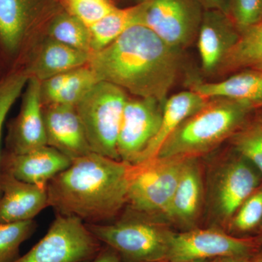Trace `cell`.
<instances>
[{"instance_id": "2", "label": "cell", "mask_w": 262, "mask_h": 262, "mask_svg": "<svg viewBox=\"0 0 262 262\" xmlns=\"http://www.w3.org/2000/svg\"><path fill=\"white\" fill-rule=\"evenodd\" d=\"M128 170V164L94 152L72 160L48 183V207L87 225L113 222L126 207Z\"/></svg>"}, {"instance_id": "23", "label": "cell", "mask_w": 262, "mask_h": 262, "mask_svg": "<svg viewBox=\"0 0 262 262\" xmlns=\"http://www.w3.org/2000/svg\"><path fill=\"white\" fill-rule=\"evenodd\" d=\"M139 4L127 8H115L101 20L90 27L91 53L103 49L123 34L127 29L140 24Z\"/></svg>"}, {"instance_id": "28", "label": "cell", "mask_w": 262, "mask_h": 262, "mask_svg": "<svg viewBox=\"0 0 262 262\" xmlns=\"http://www.w3.org/2000/svg\"><path fill=\"white\" fill-rule=\"evenodd\" d=\"M98 81L94 71L89 65L76 69L72 71L68 82L51 104L75 106Z\"/></svg>"}, {"instance_id": "30", "label": "cell", "mask_w": 262, "mask_h": 262, "mask_svg": "<svg viewBox=\"0 0 262 262\" xmlns=\"http://www.w3.org/2000/svg\"><path fill=\"white\" fill-rule=\"evenodd\" d=\"M228 15L241 32L262 20V0H229Z\"/></svg>"}, {"instance_id": "21", "label": "cell", "mask_w": 262, "mask_h": 262, "mask_svg": "<svg viewBox=\"0 0 262 262\" xmlns=\"http://www.w3.org/2000/svg\"><path fill=\"white\" fill-rule=\"evenodd\" d=\"M208 99L209 98H204L190 89L167 98L164 103L163 119L160 130L146 150L139 163L154 158L168 136L188 117L199 110Z\"/></svg>"}, {"instance_id": "20", "label": "cell", "mask_w": 262, "mask_h": 262, "mask_svg": "<svg viewBox=\"0 0 262 262\" xmlns=\"http://www.w3.org/2000/svg\"><path fill=\"white\" fill-rule=\"evenodd\" d=\"M90 55L50 38L30 58L24 71L29 77L43 82L53 76L87 65Z\"/></svg>"}, {"instance_id": "25", "label": "cell", "mask_w": 262, "mask_h": 262, "mask_svg": "<svg viewBox=\"0 0 262 262\" xmlns=\"http://www.w3.org/2000/svg\"><path fill=\"white\" fill-rule=\"evenodd\" d=\"M48 32L51 39L91 53L89 29L73 14L58 15L52 22Z\"/></svg>"}, {"instance_id": "24", "label": "cell", "mask_w": 262, "mask_h": 262, "mask_svg": "<svg viewBox=\"0 0 262 262\" xmlns=\"http://www.w3.org/2000/svg\"><path fill=\"white\" fill-rule=\"evenodd\" d=\"M229 140L234 152L248 160L262 176V114L249 117Z\"/></svg>"}, {"instance_id": "6", "label": "cell", "mask_w": 262, "mask_h": 262, "mask_svg": "<svg viewBox=\"0 0 262 262\" xmlns=\"http://www.w3.org/2000/svg\"><path fill=\"white\" fill-rule=\"evenodd\" d=\"M127 100L121 88L98 81L75 105L93 152L120 160L117 139Z\"/></svg>"}, {"instance_id": "15", "label": "cell", "mask_w": 262, "mask_h": 262, "mask_svg": "<svg viewBox=\"0 0 262 262\" xmlns=\"http://www.w3.org/2000/svg\"><path fill=\"white\" fill-rule=\"evenodd\" d=\"M72 163V160L50 146L24 154L5 151L0 155V170L22 182L47 188L48 183Z\"/></svg>"}, {"instance_id": "37", "label": "cell", "mask_w": 262, "mask_h": 262, "mask_svg": "<svg viewBox=\"0 0 262 262\" xmlns=\"http://www.w3.org/2000/svg\"><path fill=\"white\" fill-rule=\"evenodd\" d=\"M258 241H259L260 244H262V225L261 227V233H260V236L258 238Z\"/></svg>"}, {"instance_id": "26", "label": "cell", "mask_w": 262, "mask_h": 262, "mask_svg": "<svg viewBox=\"0 0 262 262\" xmlns=\"http://www.w3.org/2000/svg\"><path fill=\"white\" fill-rule=\"evenodd\" d=\"M37 228L34 220L0 222V262H14L20 256V245L29 239Z\"/></svg>"}, {"instance_id": "34", "label": "cell", "mask_w": 262, "mask_h": 262, "mask_svg": "<svg viewBox=\"0 0 262 262\" xmlns=\"http://www.w3.org/2000/svg\"><path fill=\"white\" fill-rule=\"evenodd\" d=\"M253 256H225L212 259L211 262H253Z\"/></svg>"}, {"instance_id": "36", "label": "cell", "mask_w": 262, "mask_h": 262, "mask_svg": "<svg viewBox=\"0 0 262 262\" xmlns=\"http://www.w3.org/2000/svg\"><path fill=\"white\" fill-rule=\"evenodd\" d=\"M254 257L256 258H259V259H262V251H260V252H258L254 255Z\"/></svg>"}, {"instance_id": "1", "label": "cell", "mask_w": 262, "mask_h": 262, "mask_svg": "<svg viewBox=\"0 0 262 262\" xmlns=\"http://www.w3.org/2000/svg\"><path fill=\"white\" fill-rule=\"evenodd\" d=\"M182 51L145 26L127 29L115 42L90 55L88 65L105 81L139 98L165 102L182 65Z\"/></svg>"}, {"instance_id": "9", "label": "cell", "mask_w": 262, "mask_h": 262, "mask_svg": "<svg viewBox=\"0 0 262 262\" xmlns=\"http://www.w3.org/2000/svg\"><path fill=\"white\" fill-rule=\"evenodd\" d=\"M141 25L170 47L182 51L196 39L203 7L198 0H141Z\"/></svg>"}, {"instance_id": "27", "label": "cell", "mask_w": 262, "mask_h": 262, "mask_svg": "<svg viewBox=\"0 0 262 262\" xmlns=\"http://www.w3.org/2000/svg\"><path fill=\"white\" fill-rule=\"evenodd\" d=\"M262 225V184L236 211L227 227L228 233L246 234Z\"/></svg>"}, {"instance_id": "13", "label": "cell", "mask_w": 262, "mask_h": 262, "mask_svg": "<svg viewBox=\"0 0 262 262\" xmlns=\"http://www.w3.org/2000/svg\"><path fill=\"white\" fill-rule=\"evenodd\" d=\"M204 201V182L198 158H186L165 220L183 231L196 228Z\"/></svg>"}, {"instance_id": "33", "label": "cell", "mask_w": 262, "mask_h": 262, "mask_svg": "<svg viewBox=\"0 0 262 262\" xmlns=\"http://www.w3.org/2000/svg\"><path fill=\"white\" fill-rule=\"evenodd\" d=\"M204 10H218L228 15L229 0H198Z\"/></svg>"}, {"instance_id": "14", "label": "cell", "mask_w": 262, "mask_h": 262, "mask_svg": "<svg viewBox=\"0 0 262 262\" xmlns=\"http://www.w3.org/2000/svg\"><path fill=\"white\" fill-rule=\"evenodd\" d=\"M239 37V29L228 15L218 10H204L196 39L205 73L212 75L220 72Z\"/></svg>"}, {"instance_id": "4", "label": "cell", "mask_w": 262, "mask_h": 262, "mask_svg": "<svg viewBox=\"0 0 262 262\" xmlns=\"http://www.w3.org/2000/svg\"><path fill=\"white\" fill-rule=\"evenodd\" d=\"M125 209L120 218L110 223L86 225L101 244L113 248L123 261L165 259L173 231L163 222Z\"/></svg>"}, {"instance_id": "5", "label": "cell", "mask_w": 262, "mask_h": 262, "mask_svg": "<svg viewBox=\"0 0 262 262\" xmlns=\"http://www.w3.org/2000/svg\"><path fill=\"white\" fill-rule=\"evenodd\" d=\"M186 158H154L129 165L125 208L153 220H165Z\"/></svg>"}, {"instance_id": "12", "label": "cell", "mask_w": 262, "mask_h": 262, "mask_svg": "<svg viewBox=\"0 0 262 262\" xmlns=\"http://www.w3.org/2000/svg\"><path fill=\"white\" fill-rule=\"evenodd\" d=\"M42 104L41 82L29 77L20 112L9 126L7 151L24 154L48 145Z\"/></svg>"}, {"instance_id": "22", "label": "cell", "mask_w": 262, "mask_h": 262, "mask_svg": "<svg viewBox=\"0 0 262 262\" xmlns=\"http://www.w3.org/2000/svg\"><path fill=\"white\" fill-rule=\"evenodd\" d=\"M262 70V20L239 32V37L226 57L220 72Z\"/></svg>"}, {"instance_id": "18", "label": "cell", "mask_w": 262, "mask_h": 262, "mask_svg": "<svg viewBox=\"0 0 262 262\" xmlns=\"http://www.w3.org/2000/svg\"><path fill=\"white\" fill-rule=\"evenodd\" d=\"M0 222L34 220L48 207L47 188L22 182L0 170Z\"/></svg>"}, {"instance_id": "35", "label": "cell", "mask_w": 262, "mask_h": 262, "mask_svg": "<svg viewBox=\"0 0 262 262\" xmlns=\"http://www.w3.org/2000/svg\"><path fill=\"white\" fill-rule=\"evenodd\" d=\"M211 260H202V261H171V260L163 259L155 262H211Z\"/></svg>"}, {"instance_id": "8", "label": "cell", "mask_w": 262, "mask_h": 262, "mask_svg": "<svg viewBox=\"0 0 262 262\" xmlns=\"http://www.w3.org/2000/svg\"><path fill=\"white\" fill-rule=\"evenodd\" d=\"M101 245L80 219L56 214L46 235L14 262L88 261Z\"/></svg>"}, {"instance_id": "31", "label": "cell", "mask_w": 262, "mask_h": 262, "mask_svg": "<svg viewBox=\"0 0 262 262\" xmlns=\"http://www.w3.org/2000/svg\"><path fill=\"white\" fill-rule=\"evenodd\" d=\"M115 8L106 0H71L72 13L88 28L97 23Z\"/></svg>"}, {"instance_id": "39", "label": "cell", "mask_w": 262, "mask_h": 262, "mask_svg": "<svg viewBox=\"0 0 262 262\" xmlns=\"http://www.w3.org/2000/svg\"><path fill=\"white\" fill-rule=\"evenodd\" d=\"M0 51H1V50H0ZM1 80H0V81H1Z\"/></svg>"}, {"instance_id": "38", "label": "cell", "mask_w": 262, "mask_h": 262, "mask_svg": "<svg viewBox=\"0 0 262 262\" xmlns=\"http://www.w3.org/2000/svg\"><path fill=\"white\" fill-rule=\"evenodd\" d=\"M253 262H262V259L255 258L254 256H253Z\"/></svg>"}, {"instance_id": "11", "label": "cell", "mask_w": 262, "mask_h": 262, "mask_svg": "<svg viewBox=\"0 0 262 262\" xmlns=\"http://www.w3.org/2000/svg\"><path fill=\"white\" fill-rule=\"evenodd\" d=\"M164 103L155 98H127L117 139L120 161L128 165L140 163L160 130Z\"/></svg>"}, {"instance_id": "16", "label": "cell", "mask_w": 262, "mask_h": 262, "mask_svg": "<svg viewBox=\"0 0 262 262\" xmlns=\"http://www.w3.org/2000/svg\"><path fill=\"white\" fill-rule=\"evenodd\" d=\"M43 117L48 146L72 160L93 152L75 106L48 105Z\"/></svg>"}, {"instance_id": "32", "label": "cell", "mask_w": 262, "mask_h": 262, "mask_svg": "<svg viewBox=\"0 0 262 262\" xmlns=\"http://www.w3.org/2000/svg\"><path fill=\"white\" fill-rule=\"evenodd\" d=\"M87 262H124L120 255L114 251L113 248L106 246L101 248V251L94 258Z\"/></svg>"}, {"instance_id": "10", "label": "cell", "mask_w": 262, "mask_h": 262, "mask_svg": "<svg viewBox=\"0 0 262 262\" xmlns=\"http://www.w3.org/2000/svg\"><path fill=\"white\" fill-rule=\"evenodd\" d=\"M261 245L258 239L237 237L218 227H196L174 232L165 259L202 261L225 256H254Z\"/></svg>"}, {"instance_id": "19", "label": "cell", "mask_w": 262, "mask_h": 262, "mask_svg": "<svg viewBox=\"0 0 262 262\" xmlns=\"http://www.w3.org/2000/svg\"><path fill=\"white\" fill-rule=\"evenodd\" d=\"M190 90L206 98H227L248 103L254 110L262 108V70L238 71L220 82L193 81Z\"/></svg>"}, {"instance_id": "29", "label": "cell", "mask_w": 262, "mask_h": 262, "mask_svg": "<svg viewBox=\"0 0 262 262\" xmlns=\"http://www.w3.org/2000/svg\"><path fill=\"white\" fill-rule=\"evenodd\" d=\"M29 76L24 70L13 71L0 81V145L7 115L27 85ZM1 155V151H0ZM1 196V190H0Z\"/></svg>"}, {"instance_id": "3", "label": "cell", "mask_w": 262, "mask_h": 262, "mask_svg": "<svg viewBox=\"0 0 262 262\" xmlns=\"http://www.w3.org/2000/svg\"><path fill=\"white\" fill-rule=\"evenodd\" d=\"M254 110L248 103L212 98L168 136L155 158H199L230 139Z\"/></svg>"}, {"instance_id": "7", "label": "cell", "mask_w": 262, "mask_h": 262, "mask_svg": "<svg viewBox=\"0 0 262 262\" xmlns=\"http://www.w3.org/2000/svg\"><path fill=\"white\" fill-rule=\"evenodd\" d=\"M261 175L237 153L221 162L208 182V206L213 223L227 227L241 205L260 186Z\"/></svg>"}, {"instance_id": "17", "label": "cell", "mask_w": 262, "mask_h": 262, "mask_svg": "<svg viewBox=\"0 0 262 262\" xmlns=\"http://www.w3.org/2000/svg\"><path fill=\"white\" fill-rule=\"evenodd\" d=\"M34 15L35 0H0V50L17 64L23 61Z\"/></svg>"}]
</instances>
